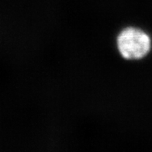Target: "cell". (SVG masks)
<instances>
[{
  "label": "cell",
  "mask_w": 152,
  "mask_h": 152,
  "mask_svg": "<svg viewBox=\"0 0 152 152\" xmlns=\"http://www.w3.org/2000/svg\"><path fill=\"white\" fill-rule=\"evenodd\" d=\"M117 47L126 59H140L149 53L151 47L150 37L137 28H126L117 38Z\"/></svg>",
  "instance_id": "6da1fadb"
}]
</instances>
